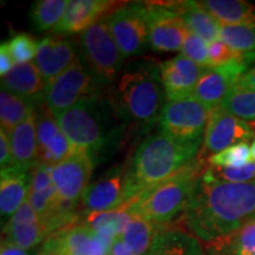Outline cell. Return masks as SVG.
<instances>
[{
	"label": "cell",
	"instance_id": "obj_1",
	"mask_svg": "<svg viewBox=\"0 0 255 255\" xmlns=\"http://www.w3.org/2000/svg\"><path fill=\"white\" fill-rule=\"evenodd\" d=\"M255 216V181L228 183L203 171L182 214L184 226L206 244L231 237Z\"/></svg>",
	"mask_w": 255,
	"mask_h": 255
},
{
	"label": "cell",
	"instance_id": "obj_2",
	"mask_svg": "<svg viewBox=\"0 0 255 255\" xmlns=\"http://www.w3.org/2000/svg\"><path fill=\"white\" fill-rule=\"evenodd\" d=\"M202 142H182L159 130L137 146L126 169L124 203L151 188L196 157Z\"/></svg>",
	"mask_w": 255,
	"mask_h": 255
},
{
	"label": "cell",
	"instance_id": "obj_3",
	"mask_svg": "<svg viewBox=\"0 0 255 255\" xmlns=\"http://www.w3.org/2000/svg\"><path fill=\"white\" fill-rule=\"evenodd\" d=\"M55 117L72 145L89 152L96 162L119 141L126 126L111 98H103L98 92Z\"/></svg>",
	"mask_w": 255,
	"mask_h": 255
},
{
	"label": "cell",
	"instance_id": "obj_4",
	"mask_svg": "<svg viewBox=\"0 0 255 255\" xmlns=\"http://www.w3.org/2000/svg\"><path fill=\"white\" fill-rule=\"evenodd\" d=\"M159 64L151 58L133 60L121 76L111 101L126 124L148 131L158 122L165 104Z\"/></svg>",
	"mask_w": 255,
	"mask_h": 255
},
{
	"label": "cell",
	"instance_id": "obj_5",
	"mask_svg": "<svg viewBox=\"0 0 255 255\" xmlns=\"http://www.w3.org/2000/svg\"><path fill=\"white\" fill-rule=\"evenodd\" d=\"M205 170V161L197 155L173 176L148 188L122 206L131 215L169 225L171 220L184 212L194 187Z\"/></svg>",
	"mask_w": 255,
	"mask_h": 255
},
{
	"label": "cell",
	"instance_id": "obj_6",
	"mask_svg": "<svg viewBox=\"0 0 255 255\" xmlns=\"http://www.w3.org/2000/svg\"><path fill=\"white\" fill-rule=\"evenodd\" d=\"M83 62L98 83L110 84L122 69L124 56L114 39L107 20L97 21L79 37Z\"/></svg>",
	"mask_w": 255,
	"mask_h": 255
},
{
	"label": "cell",
	"instance_id": "obj_7",
	"mask_svg": "<svg viewBox=\"0 0 255 255\" xmlns=\"http://www.w3.org/2000/svg\"><path fill=\"white\" fill-rule=\"evenodd\" d=\"M97 83L83 59L77 58L65 71L47 83L43 100L56 116L97 92Z\"/></svg>",
	"mask_w": 255,
	"mask_h": 255
},
{
	"label": "cell",
	"instance_id": "obj_8",
	"mask_svg": "<svg viewBox=\"0 0 255 255\" xmlns=\"http://www.w3.org/2000/svg\"><path fill=\"white\" fill-rule=\"evenodd\" d=\"M212 109L193 96L167 101L158 120L159 130L182 142H202Z\"/></svg>",
	"mask_w": 255,
	"mask_h": 255
},
{
	"label": "cell",
	"instance_id": "obj_9",
	"mask_svg": "<svg viewBox=\"0 0 255 255\" xmlns=\"http://www.w3.org/2000/svg\"><path fill=\"white\" fill-rule=\"evenodd\" d=\"M107 23L124 58L141 55L149 46L145 2L119 6L108 15Z\"/></svg>",
	"mask_w": 255,
	"mask_h": 255
},
{
	"label": "cell",
	"instance_id": "obj_10",
	"mask_svg": "<svg viewBox=\"0 0 255 255\" xmlns=\"http://www.w3.org/2000/svg\"><path fill=\"white\" fill-rule=\"evenodd\" d=\"M149 46L155 52H173L182 49L189 36L183 19L161 2H145Z\"/></svg>",
	"mask_w": 255,
	"mask_h": 255
},
{
	"label": "cell",
	"instance_id": "obj_11",
	"mask_svg": "<svg viewBox=\"0 0 255 255\" xmlns=\"http://www.w3.org/2000/svg\"><path fill=\"white\" fill-rule=\"evenodd\" d=\"M96 164L95 158L84 150H78L52 168V180L57 193L66 205L77 207Z\"/></svg>",
	"mask_w": 255,
	"mask_h": 255
},
{
	"label": "cell",
	"instance_id": "obj_12",
	"mask_svg": "<svg viewBox=\"0 0 255 255\" xmlns=\"http://www.w3.org/2000/svg\"><path fill=\"white\" fill-rule=\"evenodd\" d=\"M107 245L91 228L73 225L51 234L44 241L40 255H110Z\"/></svg>",
	"mask_w": 255,
	"mask_h": 255
},
{
	"label": "cell",
	"instance_id": "obj_13",
	"mask_svg": "<svg viewBox=\"0 0 255 255\" xmlns=\"http://www.w3.org/2000/svg\"><path fill=\"white\" fill-rule=\"evenodd\" d=\"M37 114V141L38 163L53 168L69 158L76 148L60 129L55 115L47 105L40 103Z\"/></svg>",
	"mask_w": 255,
	"mask_h": 255
},
{
	"label": "cell",
	"instance_id": "obj_14",
	"mask_svg": "<svg viewBox=\"0 0 255 255\" xmlns=\"http://www.w3.org/2000/svg\"><path fill=\"white\" fill-rule=\"evenodd\" d=\"M247 69L248 63L245 56L223 65L208 68L200 78L191 96L210 109L220 107Z\"/></svg>",
	"mask_w": 255,
	"mask_h": 255
},
{
	"label": "cell",
	"instance_id": "obj_15",
	"mask_svg": "<svg viewBox=\"0 0 255 255\" xmlns=\"http://www.w3.org/2000/svg\"><path fill=\"white\" fill-rule=\"evenodd\" d=\"M254 136L255 131L250 123L216 107L210 111L203 145L207 151L218 154L232 145L247 143Z\"/></svg>",
	"mask_w": 255,
	"mask_h": 255
},
{
	"label": "cell",
	"instance_id": "obj_16",
	"mask_svg": "<svg viewBox=\"0 0 255 255\" xmlns=\"http://www.w3.org/2000/svg\"><path fill=\"white\" fill-rule=\"evenodd\" d=\"M124 180L126 170L114 167L90 182L82 197L87 212H109L124 205Z\"/></svg>",
	"mask_w": 255,
	"mask_h": 255
},
{
	"label": "cell",
	"instance_id": "obj_17",
	"mask_svg": "<svg viewBox=\"0 0 255 255\" xmlns=\"http://www.w3.org/2000/svg\"><path fill=\"white\" fill-rule=\"evenodd\" d=\"M208 68L197 65L182 55L159 64L162 84L168 101L190 97L200 78Z\"/></svg>",
	"mask_w": 255,
	"mask_h": 255
},
{
	"label": "cell",
	"instance_id": "obj_18",
	"mask_svg": "<svg viewBox=\"0 0 255 255\" xmlns=\"http://www.w3.org/2000/svg\"><path fill=\"white\" fill-rule=\"evenodd\" d=\"M76 59V44L60 34H52L39 41L34 64L47 84L65 71Z\"/></svg>",
	"mask_w": 255,
	"mask_h": 255
},
{
	"label": "cell",
	"instance_id": "obj_19",
	"mask_svg": "<svg viewBox=\"0 0 255 255\" xmlns=\"http://www.w3.org/2000/svg\"><path fill=\"white\" fill-rule=\"evenodd\" d=\"M2 233L6 240L26 251L38 246L50 237L45 225L27 200L6 222Z\"/></svg>",
	"mask_w": 255,
	"mask_h": 255
},
{
	"label": "cell",
	"instance_id": "obj_20",
	"mask_svg": "<svg viewBox=\"0 0 255 255\" xmlns=\"http://www.w3.org/2000/svg\"><path fill=\"white\" fill-rule=\"evenodd\" d=\"M119 2L111 0H71L68 2L65 14L53 30L55 34L82 33L91 25L102 20L104 14L117 8Z\"/></svg>",
	"mask_w": 255,
	"mask_h": 255
},
{
	"label": "cell",
	"instance_id": "obj_21",
	"mask_svg": "<svg viewBox=\"0 0 255 255\" xmlns=\"http://www.w3.org/2000/svg\"><path fill=\"white\" fill-rule=\"evenodd\" d=\"M13 165L25 171L38 163L37 114L34 111L26 121L8 133Z\"/></svg>",
	"mask_w": 255,
	"mask_h": 255
},
{
	"label": "cell",
	"instance_id": "obj_22",
	"mask_svg": "<svg viewBox=\"0 0 255 255\" xmlns=\"http://www.w3.org/2000/svg\"><path fill=\"white\" fill-rule=\"evenodd\" d=\"M161 4L176 12L191 33L209 44L220 40L221 26L205 8L201 7L199 1H163Z\"/></svg>",
	"mask_w": 255,
	"mask_h": 255
},
{
	"label": "cell",
	"instance_id": "obj_23",
	"mask_svg": "<svg viewBox=\"0 0 255 255\" xmlns=\"http://www.w3.org/2000/svg\"><path fill=\"white\" fill-rule=\"evenodd\" d=\"M30 177L27 171L12 167L1 169L0 173V212L1 218H9L20 208L28 195Z\"/></svg>",
	"mask_w": 255,
	"mask_h": 255
},
{
	"label": "cell",
	"instance_id": "obj_24",
	"mask_svg": "<svg viewBox=\"0 0 255 255\" xmlns=\"http://www.w3.org/2000/svg\"><path fill=\"white\" fill-rule=\"evenodd\" d=\"M1 89L33 101L44 97L46 83L34 63L15 64L1 77Z\"/></svg>",
	"mask_w": 255,
	"mask_h": 255
},
{
	"label": "cell",
	"instance_id": "obj_25",
	"mask_svg": "<svg viewBox=\"0 0 255 255\" xmlns=\"http://www.w3.org/2000/svg\"><path fill=\"white\" fill-rule=\"evenodd\" d=\"M200 6L220 26H255V6L244 0H203Z\"/></svg>",
	"mask_w": 255,
	"mask_h": 255
},
{
	"label": "cell",
	"instance_id": "obj_26",
	"mask_svg": "<svg viewBox=\"0 0 255 255\" xmlns=\"http://www.w3.org/2000/svg\"><path fill=\"white\" fill-rule=\"evenodd\" d=\"M168 226L132 215L120 239L132 255H144L150 250L158 235L168 231Z\"/></svg>",
	"mask_w": 255,
	"mask_h": 255
},
{
	"label": "cell",
	"instance_id": "obj_27",
	"mask_svg": "<svg viewBox=\"0 0 255 255\" xmlns=\"http://www.w3.org/2000/svg\"><path fill=\"white\" fill-rule=\"evenodd\" d=\"M144 255H205L202 247L190 233L171 229L162 233Z\"/></svg>",
	"mask_w": 255,
	"mask_h": 255
},
{
	"label": "cell",
	"instance_id": "obj_28",
	"mask_svg": "<svg viewBox=\"0 0 255 255\" xmlns=\"http://www.w3.org/2000/svg\"><path fill=\"white\" fill-rule=\"evenodd\" d=\"M36 111L33 101L12 94L5 89L0 91V124L1 130L9 133Z\"/></svg>",
	"mask_w": 255,
	"mask_h": 255
},
{
	"label": "cell",
	"instance_id": "obj_29",
	"mask_svg": "<svg viewBox=\"0 0 255 255\" xmlns=\"http://www.w3.org/2000/svg\"><path fill=\"white\" fill-rule=\"evenodd\" d=\"M68 2V0L34 1L30 11L32 26L37 31H53L65 14Z\"/></svg>",
	"mask_w": 255,
	"mask_h": 255
},
{
	"label": "cell",
	"instance_id": "obj_30",
	"mask_svg": "<svg viewBox=\"0 0 255 255\" xmlns=\"http://www.w3.org/2000/svg\"><path fill=\"white\" fill-rule=\"evenodd\" d=\"M220 108L242 121L255 122V90L235 85Z\"/></svg>",
	"mask_w": 255,
	"mask_h": 255
},
{
	"label": "cell",
	"instance_id": "obj_31",
	"mask_svg": "<svg viewBox=\"0 0 255 255\" xmlns=\"http://www.w3.org/2000/svg\"><path fill=\"white\" fill-rule=\"evenodd\" d=\"M220 40L244 56H255V26H221Z\"/></svg>",
	"mask_w": 255,
	"mask_h": 255
},
{
	"label": "cell",
	"instance_id": "obj_32",
	"mask_svg": "<svg viewBox=\"0 0 255 255\" xmlns=\"http://www.w3.org/2000/svg\"><path fill=\"white\" fill-rule=\"evenodd\" d=\"M222 245H231L234 255H254L255 254V216L245 222L231 237L216 242ZM214 245V244H213Z\"/></svg>",
	"mask_w": 255,
	"mask_h": 255
},
{
	"label": "cell",
	"instance_id": "obj_33",
	"mask_svg": "<svg viewBox=\"0 0 255 255\" xmlns=\"http://www.w3.org/2000/svg\"><path fill=\"white\" fill-rule=\"evenodd\" d=\"M252 149L248 143H239L208 157L210 167H242L252 162Z\"/></svg>",
	"mask_w": 255,
	"mask_h": 255
},
{
	"label": "cell",
	"instance_id": "obj_34",
	"mask_svg": "<svg viewBox=\"0 0 255 255\" xmlns=\"http://www.w3.org/2000/svg\"><path fill=\"white\" fill-rule=\"evenodd\" d=\"M208 173L221 182L228 183H248L255 181V163L242 165V167H208Z\"/></svg>",
	"mask_w": 255,
	"mask_h": 255
},
{
	"label": "cell",
	"instance_id": "obj_35",
	"mask_svg": "<svg viewBox=\"0 0 255 255\" xmlns=\"http://www.w3.org/2000/svg\"><path fill=\"white\" fill-rule=\"evenodd\" d=\"M6 44L14 63L24 64L36 57L39 43H37V40L28 33H17L6 41Z\"/></svg>",
	"mask_w": 255,
	"mask_h": 255
},
{
	"label": "cell",
	"instance_id": "obj_36",
	"mask_svg": "<svg viewBox=\"0 0 255 255\" xmlns=\"http://www.w3.org/2000/svg\"><path fill=\"white\" fill-rule=\"evenodd\" d=\"M208 46V43L206 40L190 32L181 49V55L191 62L196 63L197 65L203 66V68H210Z\"/></svg>",
	"mask_w": 255,
	"mask_h": 255
},
{
	"label": "cell",
	"instance_id": "obj_37",
	"mask_svg": "<svg viewBox=\"0 0 255 255\" xmlns=\"http://www.w3.org/2000/svg\"><path fill=\"white\" fill-rule=\"evenodd\" d=\"M208 52L210 68L223 65V64L231 63L233 60L240 59L244 57V55L226 45L222 40H216L214 43H210L208 46Z\"/></svg>",
	"mask_w": 255,
	"mask_h": 255
},
{
	"label": "cell",
	"instance_id": "obj_38",
	"mask_svg": "<svg viewBox=\"0 0 255 255\" xmlns=\"http://www.w3.org/2000/svg\"><path fill=\"white\" fill-rule=\"evenodd\" d=\"M52 186H55L52 180V168L37 163L31 169L30 184H28L30 193H39V191L49 189Z\"/></svg>",
	"mask_w": 255,
	"mask_h": 255
},
{
	"label": "cell",
	"instance_id": "obj_39",
	"mask_svg": "<svg viewBox=\"0 0 255 255\" xmlns=\"http://www.w3.org/2000/svg\"><path fill=\"white\" fill-rule=\"evenodd\" d=\"M0 165H1V169L13 165L9 137L8 133L5 132L4 130H0Z\"/></svg>",
	"mask_w": 255,
	"mask_h": 255
},
{
	"label": "cell",
	"instance_id": "obj_40",
	"mask_svg": "<svg viewBox=\"0 0 255 255\" xmlns=\"http://www.w3.org/2000/svg\"><path fill=\"white\" fill-rule=\"evenodd\" d=\"M15 65L13 58H12L11 53H9L7 44L6 41L0 45V75L5 76L6 73L11 71V69Z\"/></svg>",
	"mask_w": 255,
	"mask_h": 255
},
{
	"label": "cell",
	"instance_id": "obj_41",
	"mask_svg": "<svg viewBox=\"0 0 255 255\" xmlns=\"http://www.w3.org/2000/svg\"><path fill=\"white\" fill-rule=\"evenodd\" d=\"M237 85L245 89L255 90V60L251 64V66H248L246 72L241 76Z\"/></svg>",
	"mask_w": 255,
	"mask_h": 255
},
{
	"label": "cell",
	"instance_id": "obj_42",
	"mask_svg": "<svg viewBox=\"0 0 255 255\" xmlns=\"http://www.w3.org/2000/svg\"><path fill=\"white\" fill-rule=\"evenodd\" d=\"M0 255H28V253L26 250H23L17 245L12 244L11 241L2 239L1 246H0Z\"/></svg>",
	"mask_w": 255,
	"mask_h": 255
},
{
	"label": "cell",
	"instance_id": "obj_43",
	"mask_svg": "<svg viewBox=\"0 0 255 255\" xmlns=\"http://www.w3.org/2000/svg\"><path fill=\"white\" fill-rule=\"evenodd\" d=\"M110 255H132V254L128 251L126 245H124L123 241L119 238L114 241L113 246H111Z\"/></svg>",
	"mask_w": 255,
	"mask_h": 255
},
{
	"label": "cell",
	"instance_id": "obj_44",
	"mask_svg": "<svg viewBox=\"0 0 255 255\" xmlns=\"http://www.w3.org/2000/svg\"><path fill=\"white\" fill-rule=\"evenodd\" d=\"M252 157L255 161V137H254V141H253V144H252Z\"/></svg>",
	"mask_w": 255,
	"mask_h": 255
},
{
	"label": "cell",
	"instance_id": "obj_45",
	"mask_svg": "<svg viewBox=\"0 0 255 255\" xmlns=\"http://www.w3.org/2000/svg\"><path fill=\"white\" fill-rule=\"evenodd\" d=\"M36 255H40V253H38V254H36Z\"/></svg>",
	"mask_w": 255,
	"mask_h": 255
},
{
	"label": "cell",
	"instance_id": "obj_46",
	"mask_svg": "<svg viewBox=\"0 0 255 255\" xmlns=\"http://www.w3.org/2000/svg\"><path fill=\"white\" fill-rule=\"evenodd\" d=\"M254 255H255V254H254Z\"/></svg>",
	"mask_w": 255,
	"mask_h": 255
}]
</instances>
